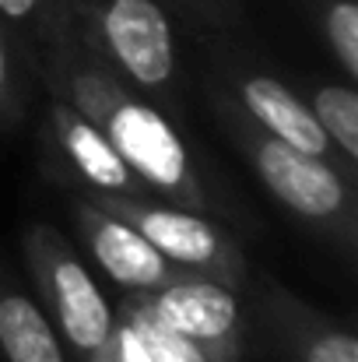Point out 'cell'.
I'll return each mask as SVG.
<instances>
[{"label":"cell","mask_w":358,"mask_h":362,"mask_svg":"<svg viewBox=\"0 0 358 362\" xmlns=\"http://www.w3.org/2000/svg\"><path fill=\"white\" fill-rule=\"evenodd\" d=\"M0 362H78L28 281H21L0 257Z\"/></svg>","instance_id":"obj_11"},{"label":"cell","mask_w":358,"mask_h":362,"mask_svg":"<svg viewBox=\"0 0 358 362\" xmlns=\"http://www.w3.org/2000/svg\"><path fill=\"white\" fill-rule=\"evenodd\" d=\"M201 95L225 144L242 158V165L263 187V194L285 211V218L302 233H309L320 246H327L334 257H341L345 267H352L358 250L355 176H348L341 165L327 158H316L309 151H299L270 137L267 130L246 120L215 88L201 85Z\"/></svg>","instance_id":"obj_2"},{"label":"cell","mask_w":358,"mask_h":362,"mask_svg":"<svg viewBox=\"0 0 358 362\" xmlns=\"http://www.w3.org/2000/svg\"><path fill=\"white\" fill-rule=\"evenodd\" d=\"M35 74L42 92L71 103L109 137V144L155 197L215 215L229 222L236 233L260 229L253 208L232 187H225L222 176H215L201 148L193 144L190 130L179 127L169 113H162L151 99L126 88L81 42L74 14L39 42Z\"/></svg>","instance_id":"obj_1"},{"label":"cell","mask_w":358,"mask_h":362,"mask_svg":"<svg viewBox=\"0 0 358 362\" xmlns=\"http://www.w3.org/2000/svg\"><path fill=\"white\" fill-rule=\"evenodd\" d=\"M71 14H74V0H0V25L32 57V64L39 42Z\"/></svg>","instance_id":"obj_15"},{"label":"cell","mask_w":358,"mask_h":362,"mask_svg":"<svg viewBox=\"0 0 358 362\" xmlns=\"http://www.w3.org/2000/svg\"><path fill=\"white\" fill-rule=\"evenodd\" d=\"M18 250L28 288L71 356L78 362H126L123 313L74 240L60 226L35 218L21 229Z\"/></svg>","instance_id":"obj_4"},{"label":"cell","mask_w":358,"mask_h":362,"mask_svg":"<svg viewBox=\"0 0 358 362\" xmlns=\"http://www.w3.org/2000/svg\"><path fill=\"white\" fill-rule=\"evenodd\" d=\"M123 306L148 327L179 341L197 362L249 359L242 296L218 278L183 274L148 296H126Z\"/></svg>","instance_id":"obj_9"},{"label":"cell","mask_w":358,"mask_h":362,"mask_svg":"<svg viewBox=\"0 0 358 362\" xmlns=\"http://www.w3.org/2000/svg\"><path fill=\"white\" fill-rule=\"evenodd\" d=\"M32 113H35V165L49 187H56L60 194H85V197L151 194L109 144V137L71 103L39 88Z\"/></svg>","instance_id":"obj_8"},{"label":"cell","mask_w":358,"mask_h":362,"mask_svg":"<svg viewBox=\"0 0 358 362\" xmlns=\"http://www.w3.org/2000/svg\"><path fill=\"white\" fill-rule=\"evenodd\" d=\"M64 211L71 222V240L78 253L88 260V267L117 285L126 296H148L190 271L176 267L169 257H162L133 226L109 215L85 194H64Z\"/></svg>","instance_id":"obj_10"},{"label":"cell","mask_w":358,"mask_h":362,"mask_svg":"<svg viewBox=\"0 0 358 362\" xmlns=\"http://www.w3.org/2000/svg\"><path fill=\"white\" fill-rule=\"evenodd\" d=\"M109 215L133 226L144 240L151 243L162 257H169L176 267L204 278H218L232 288H242V281L253 271V260L246 253L242 233H236L229 222L183 208L165 197L133 194V197H88Z\"/></svg>","instance_id":"obj_7"},{"label":"cell","mask_w":358,"mask_h":362,"mask_svg":"<svg viewBox=\"0 0 358 362\" xmlns=\"http://www.w3.org/2000/svg\"><path fill=\"white\" fill-rule=\"evenodd\" d=\"M190 32H236L242 0H165Z\"/></svg>","instance_id":"obj_16"},{"label":"cell","mask_w":358,"mask_h":362,"mask_svg":"<svg viewBox=\"0 0 358 362\" xmlns=\"http://www.w3.org/2000/svg\"><path fill=\"white\" fill-rule=\"evenodd\" d=\"M313 113V120L320 123V130L327 134V141L334 144L341 165L358 176V95L355 85L348 78H316V74H302L295 85Z\"/></svg>","instance_id":"obj_12"},{"label":"cell","mask_w":358,"mask_h":362,"mask_svg":"<svg viewBox=\"0 0 358 362\" xmlns=\"http://www.w3.org/2000/svg\"><path fill=\"white\" fill-rule=\"evenodd\" d=\"M197 35L204 39V46H201V85L225 95L246 120L256 123L260 130H267L270 137L341 165L334 144L327 141L320 123L313 120L302 92L288 78H281V71L274 64H267L260 53H253L246 42H239L232 32H197Z\"/></svg>","instance_id":"obj_5"},{"label":"cell","mask_w":358,"mask_h":362,"mask_svg":"<svg viewBox=\"0 0 358 362\" xmlns=\"http://www.w3.org/2000/svg\"><path fill=\"white\" fill-rule=\"evenodd\" d=\"M309 21L334 71L348 81L358 78V0H292Z\"/></svg>","instance_id":"obj_13"},{"label":"cell","mask_w":358,"mask_h":362,"mask_svg":"<svg viewBox=\"0 0 358 362\" xmlns=\"http://www.w3.org/2000/svg\"><path fill=\"white\" fill-rule=\"evenodd\" d=\"M246 352L267 362H358L355 331L256 267L239 288Z\"/></svg>","instance_id":"obj_6"},{"label":"cell","mask_w":358,"mask_h":362,"mask_svg":"<svg viewBox=\"0 0 358 362\" xmlns=\"http://www.w3.org/2000/svg\"><path fill=\"white\" fill-rule=\"evenodd\" d=\"M74 28L126 88L190 130L186 64L179 53V28L186 25L165 0H74Z\"/></svg>","instance_id":"obj_3"},{"label":"cell","mask_w":358,"mask_h":362,"mask_svg":"<svg viewBox=\"0 0 358 362\" xmlns=\"http://www.w3.org/2000/svg\"><path fill=\"white\" fill-rule=\"evenodd\" d=\"M35 95H39L35 64L0 25V141L14 137L28 123Z\"/></svg>","instance_id":"obj_14"}]
</instances>
